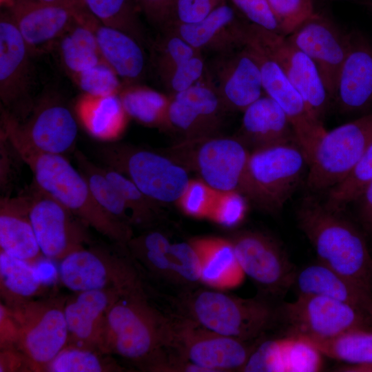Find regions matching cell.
<instances>
[{
  "label": "cell",
  "instance_id": "obj_18",
  "mask_svg": "<svg viewBox=\"0 0 372 372\" xmlns=\"http://www.w3.org/2000/svg\"><path fill=\"white\" fill-rule=\"evenodd\" d=\"M205 76L229 112H243L265 94L259 65L246 45L213 55Z\"/></svg>",
  "mask_w": 372,
  "mask_h": 372
},
{
  "label": "cell",
  "instance_id": "obj_24",
  "mask_svg": "<svg viewBox=\"0 0 372 372\" xmlns=\"http://www.w3.org/2000/svg\"><path fill=\"white\" fill-rule=\"evenodd\" d=\"M245 21L225 3L198 22L172 24L165 29L178 34L200 52L216 55L245 45Z\"/></svg>",
  "mask_w": 372,
  "mask_h": 372
},
{
  "label": "cell",
  "instance_id": "obj_5",
  "mask_svg": "<svg viewBox=\"0 0 372 372\" xmlns=\"http://www.w3.org/2000/svg\"><path fill=\"white\" fill-rule=\"evenodd\" d=\"M308 167L307 158L296 142L250 150L238 192L262 210L278 213Z\"/></svg>",
  "mask_w": 372,
  "mask_h": 372
},
{
  "label": "cell",
  "instance_id": "obj_27",
  "mask_svg": "<svg viewBox=\"0 0 372 372\" xmlns=\"http://www.w3.org/2000/svg\"><path fill=\"white\" fill-rule=\"evenodd\" d=\"M103 60L116 72L123 85L141 83L147 59L143 45L127 33L105 25L87 11Z\"/></svg>",
  "mask_w": 372,
  "mask_h": 372
},
{
  "label": "cell",
  "instance_id": "obj_52",
  "mask_svg": "<svg viewBox=\"0 0 372 372\" xmlns=\"http://www.w3.org/2000/svg\"><path fill=\"white\" fill-rule=\"evenodd\" d=\"M249 22L282 34L278 21L268 0H230Z\"/></svg>",
  "mask_w": 372,
  "mask_h": 372
},
{
  "label": "cell",
  "instance_id": "obj_8",
  "mask_svg": "<svg viewBox=\"0 0 372 372\" xmlns=\"http://www.w3.org/2000/svg\"><path fill=\"white\" fill-rule=\"evenodd\" d=\"M250 149L236 136L181 140L164 154L219 191H238Z\"/></svg>",
  "mask_w": 372,
  "mask_h": 372
},
{
  "label": "cell",
  "instance_id": "obj_58",
  "mask_svg": "<svg viewBox=\"0 0 372 372\" xmlns=\"http://www.w3.org/2000/svg\"><path fill=\"white\" fill-rule=\"evenodd\" d=\"M45 3H79V0H37Z\"/></svg>",
  "mask_w": 372,
  "mask_h": 372
},
{
  "label": "cell",
  "instance_id": "obj_33",
  "mask_svg": "<svg viewBox=\"0 0 372 372\" xmlns=\"http://www.w3.org/2000/svg\"><path fill=\"white\" fill-rule=\"evenodd\" d=\"M153 228L133 236L127 244V250L140 270L151 278L174 284L172 242L165 234Z\"/></svg>",
  "mask_w": 372,
  "mask_h": 372
},
{
  "label": "cell",
  "instance_id": "obj_36",
  "mask_svg": "<svg viewBox=\"0 0 372 372\" xmlns=\"http://www.w3.org/2000/svg\"><path fill=\"white\" fill-rule=\"evenodd\" d=\"M118 96L129 118L147 127L167 129L169 94L138 83L123 85Z\"/></svg>",
  "mask_w": 372,
  "mask_h": 372
},
{
  "label": "cell",
  "instance_id": "obj_39",
  "mask_svg": "<svg viewBox=\"0 0 372 372\" xmlns=\"http://www.w3.org/2000/svg\"><path fill=\"white\" fill-rule=\"evenodd\" d=\"M104 173L122 196L129 210L132 227H154L163 217L161 205L145 195L127 177L116 170L103 166Z\"/></svg>",
  "mask_w": 372,
  "mask_h": 372
},
{
  "label": "cell",
  "instance_id": "obj_21",
  "mask_svg": "<svg viewBox=\"0 0 372 372\" xmlns=\"http://www.w3.org/2000/svg\"><path fill=\"white\" fill-rule=\"evenodd\" d=\"M169 96L167 130L178 133L182 140L218 134L229 111L206 76Z\"/></svg>",
  "mask_w": 372,
  "mask_h": 372
},
{
  "label": "cell",
  "instance_id": "obj_32",
  "mask_svg": "<svg viewBox=\"0 0 372 372\" xmlns=\"http://www.w3.org/2000/svg\"><path fill=\"white\" fill-rule=\"evenodd\" d=\"M56 44L61 63L71 76L103 61L83 6Z\"/></svg>",
  "mask_w": 372,
  "mask_h": 372
},
{
  "label": "cell",
  "instance_id": "obj_57",
  "mask_svg": "<svg viewBox=\"0 0 372 372\" xmlns=\"http://www.w3.org/2000/svg\"><path fill=\"white\" fill-rule=\"evenodd\" d=\"M355 201L359 202V212L362 222L372 232V181Z\"/></svg>",
  "mask_w": 372,
  "mask_h": 372
},
{
  "label": "cell",
  "instance_id": "obj_25",
  "mask_svg": "<svg viewBox=\"0 0 372 372\" xmlns=\"http://www.w3.org/2000/svg\"><path fill=\"white\" fill-rule=\"evenodd\" d=\"M333 99L343 114L364 112L372 106V45L358 32H351Z\"/></svg>",
  "mask_w": 372,
  "mask_h": 372
},
{
  "label": "cell",
  "instance_id": "obj_17",
  "mask_svg": "<svg viewBox=\"0 0 372 372\" xmlns=\"http://www.w3.org/2000/svg\"><path fill=\"white\" fill-rule=\"evenodd\" d=\"M259 65L265 94L283 110L293 129L297 143L309 165L315 148L327 131L323 122L316 118L303 98L287 78L278 63L255 44L245 42Z\"/></svg>",
  "mask_w": 372,
  "mask_h": 372
},
{
  "label": "cell",
  "instance_id": "obj_42",
  "mask_svg": "<svg viewBox=\"0 0 372 372\" xmlns=\"http://www.w3.org/2000/svg\"><path fill=\"white\" fill-rule=\"evenodd\" d=\"M154 65L158 76L173 68L201 53L178 34L169 29L162 34L153 45Z\"/></svg>",
  "mask_w": 372,
  "mask_h": 372
},
{
  "label": "cell",
  "instance_id": "obj_59",
  "mask_svg": "<svg viewBox=\"0 0 372 372\" xmlns=\"http://www.w3.org/2000/svg\"><path fill=\"white\" fill-rule=\"evenodd\" d=\"M366 6L372 11V1L369 0L365 2Z\"/></svg>",
  "mask_w": 372,
  "mask_h": 372
},
{
  "label": "cell",
  "instance_id": "obj_23",
  "mask_svg": "<svg viewBox=\"0 0 372 372\" xmlns=\"http://www.w3.org/2000/svg\"><path fill=\"white\" fill-rule=\"evenodd\" d=\"M123 293L116 289L90 290L67 298L64 305L68 330L67 345L103 353L107 312Z\"/></svg>",
  "mask_w": 372,
  "mask_h": 372
},
{
  "label": "cell",
  "instance_id": "obj_43",
  "mask_svg": "<svg viewBox=\"0 0 372 372\" xmlns=\"http://www.w3.org/2000/svg\"><path fill=\"white\" fill-rule=\"evenodd\" d=\"M174 284L182 290L201 284V263L198 252L189 240L172 243ZM181 290V291H182Z\"/></svg>",
  "mask_w": 372,
  "mask_h": 372
},
{
  "label": "cell",
  "instance_id": "obj_31",
  "mask_svg": "<svg viewBox=\"0 0 372 372\" xmlns=\"http://www.w3.org/2000/svg\"><path fill=\"white\" fill-rule=\"evenodd\" d=\"M74 108L76 116L86 132L102 141L117 139L130 118L118 94L94 96L83 94Z\"/></svg>",
  "mask_w": 372,
  "mask_h": 372
},
{
  "label": "cell",
  "instance_id": "obj_50",
  "mask_svg": "<svg viewBox=\"0 0 372 372\" xmlns=\"http://www.w3.org/2000/svg\"><path fill=\"white\" fill-rule=\"evenodd\" d=\"M281 33L287 37L316 12L313 0H268Z\"/></svg>",
  "mask_w": 372,
  "mask_h": 372
},
{
  "label": "cell",
  "instance_id": "obj_12",
  "mask_svg": "<svg viewBox=\"0 0 372 372\" xmlns=\"http://www.w3.org/2000/svg\"><path fill=\"white\" fill-rule=\"evenodd\" d=\"M245 274L260 296L274 302L292 287L296 268L280 244L256 230H241L228 237Z\"/></svg>",
  "mask_w": 372,
  "mask_h": 372
},
{
  "label": "cell",
  "instance_id": "obj_22",
  "mask_svg": "<svg viewBox=\"0 0 372 372\" xmlns=\"http://www.w3.org/2000/svg\"><path fill=\"white\" fill-rule=\"evenodd\" d=\"M81 7L80 3L11 0L8 12L33 54L47 51L56 44Z\"/></svg>",
  "mask_w": 372,
  "mask_h": 372
},
{
  "label": "cell",
  "instance_id": "obj_16",
  "mask_svg": "<svg viewBox=\"0 0 372 372\" xmlns=\"http://www.w3.org/2000/svg\"><path fill=\"white\" fill-rule=\"evenodd\" d=\"M31 53L9 12L0 17V99L1 108L18 121L30 114Z\"/></svg>",
  "mask_w": 372,
  "mask_h": 372
},
{
  "label": "cell",
  "instance_id": "obj_41",
  "mask_svg": "<svg viewBox=\"0 0 372 372\" xmlns=\"http://www.w3.org/2000/svg\"><path fill=\"white\" fill-rule=\"evenodd\" d=\"M372 181V143L350 173L339 183L328 190L324 203L328 208L342 211L355 201Z\"/></svg>",
  "mask_w": 372,
  "mask_h": 372
},
{
  "label": "cell",
  "instance_id": "obj_38",
  "mask_svg": "<svg viewBox=\"0 0 372 372\" xmlns=\"http://www.w3.org/2000/svg\"><path fill=\"white\" fill-rule=\"evenodd\" d=\"M74 158L98 204L116 218L132 227L125 201L105 176L103 167L94 163L79 150L74 152Z\"/></svg>",
  "mask_w": 372,
  "mask_h": 372
},
{
  "label": "cell",
  "instance_id": "obj_15",
  "mask_svg": "<svg viewBox=\"0 0 372 372\" xmlns=\"http://www.w3.org/2000/svg\"><path fill=\"white\" fill-rule=\"evenodd\" d=\"M173 317L174 350L205 372L242 371L259 341H242L211 331L178 314Z\"/></svg>",
  "mask_w": 372,
  "mask_h": 372
},
{
  "label": "cell",
  "instance_id": "obj_37",
  "mask_svg": "<svg viewBox=\"0 0 372 372\" xmlns=\"http://www.w3.org/2000/svg\"><path fill=\"white\" fill-rule=\"evenodd\" d=\"M81 6L105 25L121 30L146 44L140 8L136 0H79Z\"/></svg>",
  "mask_w": 372,
  "mask_h": 372
},
{
  "label": "cell",
  "instance_id": "obj_19",
  "mask_svg": "<svg viewBox=\"0 0 372 372\" xmlns=\"http://www.w3.org/2000/svg\"><path fill=\"white\" fill-rule=\"evenodd\" d=\"M19 135L36 149L63 155L72 151L78 135L76 116L59 99L45 96L34 103L19 122L1 108Z\"/></svg>",
  "mask_w": 372,
  "mask_h": 372
},
{
  "label": "cell",
  "instance_id": "obj_13",
  "mask_svg": "<svg viewBox=\"0 0 372 372\" xmlns=\"http://www.w3.org/2000/svg\"><path fill=\"white\" fill-rule=\"evenodd\" d=\"M245 42L255 44L278 63L311 113L323 122L331 98L313 61L293 45L287 37L247 20L245 23Z\"/></svg>",
  "mask_w": 372,
  "mask_h": 372
},
{
  "label": "cell",
  "instance_id": "obj_6",
  "mask_svg": "<svg viewBox=\"0 0 372 372\" xmlns=\"http://www.w3.org/2000/svg\"><path fill=\"white\" fill-rule=\"evenodd\" d=\"M61 282L75 293L116 289L126 293L144 287L141 272L127 247L94 242L59 261Z\"/></svg>",
  "mask_w": 372,
  "mask_h": 372
},
{
  "label": "cell",
  "instance_id": "obj_28",
  "mask_svg": "<svg viewBox=\"0 0 372 372\" xmlns=\"http://www.w3.org/2000/svg\"><path fill=\"white\" fill-rule=\"evenodd\" d=\"M236 136L250 149L296 142L292 125L280 106L264 94L243 112Z\"/></svg>",
  "mask_w": 372,
  "mask_h": 372
},
{
  "label": "cell",
  "instance_id": "obj_14",
  "mask_svg": "<svg viewBox=\"0 0 372 372\" xmlns=\"http://www.w3.org/2000/svg\"><path fill=\"white\" fill-rule=\"evenodd\" d=\"M26 192L30 221L41 251L47 259L61 261L94 242L90 227L34 182Z\"/></svg>",
  "mask_w": 372,
  "mask_h": 372
},
{
  "label": "cell",
  "instance_id": "obj_48",
  "mask_svg": "<svg viewBox=\"0 0 372 372\" xmlns=\"http://www.w3.org/2000/svg\"><path fill=\"white\" fill-rule=\"evenodd\" d=\"M247 201L246 197L237 190H218L207 219L225 227H234L244 220Z\"/></svg>",
  "mask_w": 372,
  "mask_h": 372
},
{
  "label": "cell",
  "instance_id": "obj_45",
  "mask_svg": "<svg viewBox=\"0 0 372 372\" xmlns=\"http://www.w3.org/2000/svg\"><path fill=\"white\" fill-rule=\"evenodd\" d=\"M324 357L309 341L297 335H285L286 372H316L323 368Z\"/></svg>",
  "mask_w": 372,
  "mask_h": 372
},
{
  "label": "cell",
  "instance_id": "obj_26",
  "mask_svg": "<svg viewBox=\"0 0 372 372\" xmlns=\"http://www.w3.org/2000/svg\"><path fill=\"white\" fill-rule=\"evenodd\" d=\"M27 193L0 199V247L6 254L37 266L44 259L30 218Z\"/></svg>",
  "mask_w": 372,
  "mask_h": 372
},
{
  "label": "cell",
  "instance_id": "obj_4",
  "mask_svg": "<svg viewBox=\"0 0 372 372\" xmlns=\"http://www.w3.org/2000/svg\"><path fill=\"white\" fill-rule=\"evenodd\" d=\"M172 302L178 315L211 331L245 342L260 340L278 322V306L260 296L242 298L197 287L181 291Z\"/></svg>",
  "mask_w": 372,
  "mask_h": 372
},
{
  "label": "cell",
  "instance_id": "obj_3",
  "mask_svg": "<svg viewBox=\"0 0 372 372\" xmlns=\"http://www.w3.org/2000/svg\"><path fill=\"white\" fill-rule=\"evenodd\" d=\"M296 216L318 261L372 293V254L358 228L312 196L302 200Z\"/></svg>",
  "mask_w": 372,
  "mask_h": 372
},
{
  "label": "cell",
  "instance_id": "obj_49",
  "mask_svg": "<svg viewBox=\"0 0 372 372\" xmlns=\"http://www.w3.org/2000/svg\"><path fill=\"white\" fill-rule=\"evenodd\" d=\"M218 190L200 178L190 179L183 194L175 203L185 215L207 219Z\"/></svg>",
  "mask_w": 372,
  "mask_h": 372
},
{
  "label": "cell",
  "instance_id": "obj_35",
  "mask_svg": "<svg viewBox=\"0 0 372 372\" xmlns=\"http://www.w3.org/2000/svg\"><path fill=\"white\" fill-rule=\"evenodd\" d=\"M44 282L37 266L0 250V293L8 307L34 299L43 291Z\"/></svg>",
  "mask_w": 372,
  "mask_h": 372
},
{
  "label": "cell",
  "instance_id": "obj_47",
  "mask_svg": "<svg viewBox=\"0 0 372 372\" xmlns=\"http://www.w3.org/2000/svg\"><path fill=\"white\" fill-rule=\"evenodd\" d=\"M207 61L199 53L160 76L159 80L167 94H175L188 90L206 74Z\"/></svg>",
  "mask_w": 372,
  "mask_h": 372
},
{
  "label": "cell",
  "instance_id": "obj_55",
  "mask_svg": "<svg viewBox=\"0 0 372 372\" xmlns=\"http://www.w3.org/2000/svg\"><path fill=\"white\" fill-rule=\"evenodd\" d=\"M19 338L18 322L12 310L0 303V349L17 348Z\"/></svg>",
  "mask_w": 372,
  "mask_h": 372
},
{
  "label": "cell",
  "instance_id": "obj_11",
  "mask_svg": "<svg viewBox=\"0 0 372 372\" xmlns=\"http://www.w3.org/2000/svg\"><path fill=\"white\" fill-rule=\"evenodd\" d=\"M65 300V297L52 296L9 307L19 328L17 348L28 358L33 371H45L68 344Z\"/></svg>",
  "mask_w": 372,
  "mask_h": 372
},
{
  "label": "cell",
  "instance_id": "obj_60",
  "mask_svg": "<svg viewBox=\"0 0 372 372\" xmlns=\"http://www.w3.org/2000/svg\"><path fill=\"white\" fill-rule=\"evenodd\" d=\"M356 1H362L363 3H364V2H366V1H367L369 0H356Z\"/></svg>",
  "mask_w": 372,
  "mask_h": 372
},
{
  "label": "cell",
  "instance_id": "obj_30",
  "mask_svg": "<svg viewBox=\"0 0 372 372\" xmlns=\"http://www.w3.org/2000/svg\"><path fill=\"white\" fill-rule=\"evenodd\" d=\"M189 240L200 260L202 285L224 291L242 284L246 276L228 237L200 236Z\"/></svg>",
  "mask_w": 372,
  "mask_h": 372
},
{
  "label": "cell",
  "instance_id": "obj_7",
  "mask_svg": "<svg viewBox=\"0 0 372 372\" xmlns=\"http://www.w3.org/2000/svg\"><path fill=\"white\" fill-rule=\"evenodd\" d=\"M96 153L105 166L125 175L161 205L176 203L190 180L187 170L164 153L124 143L100 146Z\"/></svg>",
  "mask_w": 372,
  "mask_h": 372
},
{
  "label": "cell",
  "instance_id": "obj_9",
  "mask_svg": "<svg viewBox=\"0 0 372 372\" xmlns=\"http://www.w3.org/2000/svg\"><path fill=\"white\" fill-rule=\"evenodd\" d=\"M371 143L372 112L326 131L308 167V188L314 192H322L341 182Z\"/></svg>",
  "mask_w": 372,
  "mask_h": 372
},
{
  "label": "cell",
  "instance_id": "obj_1",
  "mask_svg": "<svg viewBox=\"0 0 372 372\" xmlns=\"http://www.w3.org/2000/svg\"><path fill=\"white\" fill-rule=\"evenodd\" d=\"M175 347L174 320L149 302L145 288L122 294L110 308L103 353L138 369L167 372Z\"/></svg>",
  "mask_w": 372,
  "mask_h": 372
},
{
  "label": "cell",
  "instance_id": "obj_29",
  "mask_svg": "<svg viewBox=\"0 0 372 372\" xmlns=\"http://www.w3.org/2000/svg\"><path fill=\"white\" fill-rule=\"evenodd\" d=\"M292 287L298 295L330 298L372 316V293L319 261L297 270Z\"/></svg>",
  "mask_w": 372,
  "mask_h": 372
},
{
  "label": "cell",
  "instance_id": "obj_20",
  "mask_svg": "<svg viewBox=\"0 0 372 372\" xmlns=\"http://www.w3.org/2000/svg\"><path fill=\"white\" fill-rule=\"evenodd\" d=\"M287 38L313 61L333 99L339 73L349 50L351 32L342 31L331 20L316 12Z\"/></svg>",
  "mask_w": 372,
  "mask_h": 372
},
{
  "label": "cell",
  "instance_id": "obj_53",
  "mask_svg": "<svg viewBox=\"0 0 372 372\" xmlns=\"http://www.w3.org/2000/svg\"><path fill=\"white\" fill-rule=\"evenodd\" d=\"M0 187L3 196H8L16 174L17 162L22 161L5 133L0 136Z\"/></svg>",
  "mask_w": 372,
  "mask_h": 372
},
{
  "label": "cell",
  "instance_id": "obj_46",
  "mask_svg": "<svg viewBox=\"0 0 372 372\" xmlns=\"http://www.w3.org/2000/svg\"><path fill=\"white\" fill-rule=\"evenodd\" d=\"M242 371L286 372L285 336L262 338L254 348Z\"/></svg>",
  "mask_w": 372,
  "mask_h": 372
},
{
  "label": "cell",
  "instance_id": "obj_10",
  "mask_svg": "<svg viewBox=\"0 0 372 372\" xmlns=\"http://www.w3.org/2000/svg\"><path fill=\"white\" fill-rule=\"evenodd\" d=\"M278 322L286 335L327 340L359 328H372V316L353 305L330 298L302 294L278 305Z\"/></svg>",
  "mask_w": 372,
  "mask_h": 372
},
{
  "label": "cell",
  "instance_id": "obj_54",
  "mask_svg": "<svg viewBox=\"0 0 372 372\" xmlns=\"http://www.w3.org/2000/svg\"><path fill=\"white\" fill-rule=\"evenodd\" d=\"M147 19L161 31L170 23L173 0H136Z\"/></svg>",
  "mask_w": 372,
  "mask_h": 372
},
{
  "label": "cell",
  "instance_id": "obj_2",
  "mask_svg": "<svg viewBox=\"0 0 372 372\" xmlns=\"http://www.w3.org/2000/svg\"><path fill=\"white\" fill-rule=\"evenodd\" d=\"M3 132L21 158L30 169L34 183L70 209L87 227L113 243L127 247L134 236L132 227L104 210L94 199L79 169L61 154L39 151L26 143L9 120L1 118Z\"/></svg>",
  "mask_w": 372,
  "mask_h": 372
},
{
  "label": "cell",
  "instance_id": "obj_56",
  "mask_svg": "<svg viewBox=\"0 0 372 372\" xmlns=\"http://www.w3.org/2000/svg\"><path fill=\"white\" fill-rule=\"evenodd\" d=\"M33 371L28 358L17 348L1 349L0 372Z\"/></svg>",
  "mask_w": 372,
  "mask_h": 372
},
{
  "label": "cell",
  "instance_id": "obj_44",
  "mask_svg": "<svg viewBox=\"0 0 372 372\" xmlns=\"http://www.w3.org/2000/svg\"><path fill=\"white\" fill-rule=\"evenodd\" d=\"M72 77L83 94L94 96L118 94L123 86L116 72L104 61Z\"/></svg>",
  "mask_w": 372,
  "mask_h": 372
},
{
  "label": "cell",
  "instance_id": "obj_51",
  "mask_svg": "<svg viewBox=\"0 0 372 372\" xmlns=\"http://www.w3.org/2000/svg\"><path fill=\"white\" fill-rule=\"evenodd\" d=\"M227 1L173 0L171 21L168 26L176 23L198 22L217 8L227 3Z\"/></svg>",
  "mask_w": 372,
  "mask_h": 372
},
{
  "label": "cell",
  "instance_id": "obj_34",
  "mask_svg": "<svg viewBox=\"0 0 372 372\" xmlns=\"http://www.w3.org/2000/svg\"><path fill=\"white\" fill-rule=\"evenodd\" d=\"M304 339L324 356L344 363V369L372 371V328L352 329L327 340Z\"/></svg>",
  "mask_w": 372,
  "mask_h": 372
},
{
  "label": "cell",
  "instance_id": "obj_40",
  "mask_svg": "<svg viewBox=\"0 0 372 372\" xmlns=\"http://www.w3.org/2000/svg\"><path fill=\"white\" fill-rule=\"evenodd\" d=\"M110 354L101 351L65 346L47 365L50 372H107L123 371Z\"/></svg>",
  "mask_w": 372,
  "mask_h": 372
}]
</instances>
